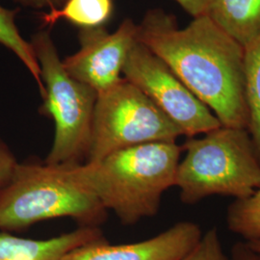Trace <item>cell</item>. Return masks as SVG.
Listing matches in <instances>:
<instances>
[{
  "mask_svg": "<svg viewBox=\"0 0 260 260\" xmlns=\"http://www.w3.org/2000/svg\"><path fill=\"white\" fill-rule=\"evenodd\" d=\"M137 41L159 57L223 126L248 130L245 48L206 14L184 28L161 9L137 24Z\"/></svg>",
  "mask_w": 260,
  "mask_h": 260,
  "instance_id": "cell-1",
  "label": "cell"
},
{
  "mask_svg": "<svg viewBox=\"0 0 260 260\" xmlns=\"http://www.w3.org/2000/svg\"><path fill=\"white\" fill-rule=\"evenodd\" d=\"M182 148L177 142L121 149L96 162L60 167L71 180L131 225L158 213L162 196L176 184Z\"/></svg>",
  "mask_w": 260,
  "mask_h": 260,
  "instance_id": "cell-2",
  "label": "cell"
},
{
  "mask_svg": "<svg viewBox=\"0 0 260 260\" xmlns=\"http://www.w3.org/2000/svg\"><path fill=\"white\" fill-rule=\"evenodd\" d=\"M177 166L176 184L183 204L211 196L245 199L260 188V161L247 129L221 125L188 138Z\"/></svg>",
  "mask_w": 260,
  "mask_h": 260,
  "instance_id": "cell-3",
  "label": "cell"
},
{
  "mask_svg": "<svg viewBox=\"0 0 260 260\" xmlns=\"http://www.w3.org/2000/svg\"><path fill=\"white\" fill-rule=\"evenodd\" d=\"M107 210L100 201L67 177L63 169L22 162L0 189V232H19L34 223L70 217L80 226H98Z\"/></svg>",
  "mask_w": 260,
  "mask_h": 260,
  "instance_id": "cell-4",
  "label": "cell"
},
{
  "mask_svg": "<svg viewBox=\"0 0 260 260\" xmlns=\"http://www.w3.org/2000/svg\"><path fill=\"white\" fill-rule=\"evenodd\" d=\"M30 44L46 91L40 113L55 124L54 141L45 163L51 167L82 164L90 147L98 93L66 72L49 31H38Z\"/></svg>",
  "mask_w": 260,
  "mask_h": 260,
  "instance_id": "cell-5",
  "label": "cell"
},
{
  "mask_svg": "<svg viewBox=\"0 0 260 260\" xmlns=\"http://www.w3.org/2000/svg\"><path fill=\"white\" fill-rule=\"evenodd\" d=\"M180 136L183 134L177 124L146 93L122 77L110 89L98 93L85 162H96L140 145L177 142Z\"/></svg>",
  "mask_w": 260,
  "mask_h": 260,
  "instance_id": "cell-6",
  "label": "cell"
},
{
  "mask_svg": "<svg viewBox=\"0 0 260 260\" xmlns=\"http://www.w3.org/2000/svg\"><path fill=\"white\" fill-rule=\"evenodd\" d=\"M122 75L146 93L186 137L193 138L222 125L172 70L138 41L129 50Z\"/></svg>",
  "mask_w": 260,
  "mask_h": 260,
  "instance_id": "cell-7",
  "label": "cell"
},
{
  "mask_svg": "<svg viewBox=\"0 0 260 260\" xmlns=\"http://www.w3.org/2000/svg\"><path fill=\"white\" fill-rule=\"evenodd\" d=\"M78 40L79 50L63 60V67L73 78L102 93L122 78L125 60L137 41V24L125 19L113 33L104 26L81 28Z\"/></svg>",
  "mask_w": 260,
  "mask_h": 260,
  "instance_id": "cell-8",
  "label": "cell"
},
{
  "mask_svg": "<svg viewBox=\"0 0 260 260\" xmlns=\"http://www.w3.org/2000/svg\"><path fill=\"white\" fill-rule=\"evenodd\" d=\"M203 234L198 223L179 222L144 241L117 246L107 241L90 244L70 251L61 260H180Z\"/></svg>",
  "mask_w": 260,
  "mask_h": 260,
  "instance_id": "cell-9",
  "label": "cell"
},
{
  "mask_svg": "<svg viewBox=\"0 0 260 260\" xmlns=\"http://www.w3.org/2000/svg\"><path fill=\"white\" fill-rule=\"evenodd\" d=\"M106 242L98 226L77 230L46 240L17 237L0 233V260H61L70 251L90 244Z\"/></svg>",
  "mask_w": 260,
  "mask_h": 260,
  "instance_id": "cell-10",
  "label": "cell"
},
{
  "mask_svg": "<svg viewBox=\"0 0 260 260\" xmlns=\"http://www.w3.org/2000/svg\"><path fill=\"white\" fill-rule=\"evenodd\" d=\"M205 14L244 48L260 37V0H210Z\"/></svg>",
  "mask_w": 260,
  "mask_h": 260,
  "instance_id": "cell-11",
  "label": "cell"
},
{
  "mask_svg": "<svg viewBox=\"0 0 260 260\" xmlns=\"http://www.w3.org/2000/svg\"><path fill=\"white\" fill-rule=\"evenodd\" d=\"M113 0H67L59 9L49 10L41 16L43 26L51 27L66 21L81 28L104 26L113 17Z\"/></svg>",
  "mask_w": 260,
  "mask_h": 260,
  "instance_id": "cell-12",
  "label": "cell"
},
{
  "mask_svg": "<svg viewBox=\"0 0 260 260\" xmlns=\"http://www.w3.org/2000/svg\"><path fill=\"white\" fill-rule=\"evenodd\" d=\"M245 93L248 131L260 161V37L245 47Z\"/></svg>",
  "mask_w": 260,
  "mask_h": 260,
  "instance_id": "cell-13",
  "label": "cell"
},
{
  "mask_svg": "<svg viewBox=\"0 0 260 260\" xmlns=\"http://www.w3.org/2000/svg\"><path fill=\"white\" fill-rule=\"evenodd\" d=\"M19 10L4 8L0 5V45L7 47L25 66L37 82L42 98L45 95V86L41 78V70L30 42L24 40L16 24Z\"/></svg>",
  "mask_w": 260,
  "mask_h": 260,
  "instance_id": "cell-14",
  "label": "cell"
},
{
  "mask_svg": "<svg viewBox=\"0 0 260 260\" xmlns=\"http://www.w3.org/2000/svg\"><path fill=\"white\" fill-rule=\"evenodd\" d=\"M226 224L232 233L245 242L260 240V188L229 206Z\"/></svg>",
  "mask_w": 260,
  "mask_h": 260,
  "instance_id": "cell-15",
  "label": "cell"
},
{
  "mask_svg": "<svg viewBox=\"0 0 260 260\" xmlns=\"http://www.w3.org/2000/svg\"><path fill=\"white\" fill-rule=\"evenodd\" d=\"M180 260H231L223 251V244L216 228L203 234L195 248Z\"/></svg>",
  "mask_w": 260,
  "mask_h": 260,
  "instance_id": "cell-16",
  "label": "cell"
},
{
  "mask_svg": "<svg viewBox=\"0 0 260 260\" xmlns=\"http://www.w3.org/2000/svg\"><path fill=\"white\" fill-rule=\"evenodd\" d=\"M19 162L8 145L0 139V189L10 181Z\"/></svg>",
  "mask_w": 260,
  "mask_h": 260,
  "instance_id": "cell-17",
  "label": "cell"
},
{
  "mask_svg": "<svg viewBox=\"0 0 260 260\" xmlns=\"http://www.w3.org/2000/svg\"><path fill=\"white\" fill-rule=\"evenodd\" d=\"M193 18L205 15L210 0H175Z\"/></svg>",
  "mask_w": 260,
  "mask_h": 260,
  "instance_id": "cell-18",
  "label": "cell"
},
{
  "mask_svg": "<svg viewBox=\"0 0 260 260\" xmlns=\"http://www.w3.org/2000/svg\"><path fill=\"white\" fill-rule=\"evenodd\" d=\"M231 260H260V253L252 251L246 242L236 243L232 249Z\"/></svg>",
  "mask_w": 260,
  "mask_h": 260,
  "instance_id": "cell-19",
  "label": "cell"
},
{
  "mask_svg": "<svg viewBox=\"0 0 260 260\" xmlns=\"http://www.w3.org/2000/svg\"><path fill=\"white\" fill-rule=\"evenodd\" d=\"M14 1L25 8L37 10L48 8L49 10H54L61 8L65 4L67 0H14Z\"/></svg>",
  "mask_w": 260,
  "mask_h": 260,
  "instance_id": "cell-20",
  "label": "cell"
},
{
  "mask_svg": "<svg viewBox=\"0 0 260 260\" xmlns=\"http://www.w3.org/2000/svg\"><path fill=\"white\" fill-rule=\"evenodd\" d=\"M246 243L252 251L260 253V240H253V241L246 242Z\"/></svg>",
  "mask_w": 260,
  "mask_h": 260,
  "instance_id": "cell-21",
  "label": "cell"
}]
</instances>
